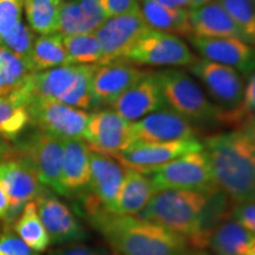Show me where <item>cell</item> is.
<instances>
[{"label":"cell","mask_w":255,"mask_h":255,"mask_svg":"<svg viewBox=\"0 0 255 255\" xmlns=\"http://www.w3.org/2000/svg\"><path fill=\"white\" fill-rule=\"evenodd\" d=\"M83 213L120 255H193L195 252L177 233L138 216L115 214L104 208Z\"/></svg>","instance_id":"obj_2"},{"label":"cell","mask_w":255,"mask_h":255,"mask_svg":"<svg viewBox=\"0 0 255 255\" xmlns=\"http://www.w3.org/2000/svg\"><path fill=\"white\" fill-rule=\"evenodd\" d=\"M34 40V32L21 20L11 31L0 36V49L20 57L31 65L30 58Z\"/></svg>","instance_id":"obj_33"},{"label":"cell","mask_w":255,"mask_h":255,"mask_svg":"<svg viewBox=\"0 0 255 255\" xmlns=\"http://www.w3.org/2000/svg\"><path fill=\"white\" fill-rule=\"evenodd\" d=\"M81 69L82 65H64L34 72L27 87L24 89L28 101L32 97H43L63 103L75 87Z\"/></svg>","instance_id":"obj_21"},{"label":"cell","mask_w":255,"mask_h":255,"mask_svg":"<svg viewBox=\"0 0 255 255\" xmlns=\"http://www.w3.org/2000/svg\"><path fill=\"white\" fill-rule=\"evenodd\" d=\"M201 149H203V144L199 138L164 143H133L115 158L127 169L150 175L173 159Z\"/></svg>","instance_id":"obj_14"},{"label":"cell","mask_w":255,"mask_h":255,"mask_svg":"<svg viewBox=\"0 0 255 255\" xmlns=\"http://www.w3.org/2000/svg\"><path fill=\"white\" fill-rule=\"evenodd\" d=\"M253 234L229 214L210 234L207 248L212 255H247Z\"/></svg>","instance_id":"obj_25"},{"label":"cell","mask_w":255,"mask_h":255,"mask_svg":"<svg viewBox=\"0 0 255 255\" xmlns=\"http://www.w3.org/2000/svg\"><path fill=\"white\" fill-rule=\"evenodd\" d=\"M30 126L62 139H84L89 114L51 98L32 97L26 104Z\"/></svg>","instance_id":"obj_7"},{"label":"cell","mask_w":255,"mask_h":255,"mask_svg":"<svg viewBox=\"0 0 255 255\" xmlns=\"http://www.w3.org/2000/svg\"><path fill=\"white\" fill-rule=\"evenodd\" d=\"M156 189L150 175L127 169L119 196L115 203V214L136 216L145 208L155 195Z\"/></svg>","instance_id":"obj_23"},{"label":"cell","mask_w":255,"mask_h":255,"mask_svg":"<svg viewBox=\"0 0 255 255\" xmlns=\"http://www.w3.org/2000/svg\"><path fill=\"white\" fill-rule=\"evenodd\" d=\"M197 129L173 110L164 108L131 123L133 143H164L196 139Z\"/></svg>","instance_id":"obj_17"},{"label":"cell","mask_w":255,"mask_h":255,"mask_svg":"<svg viewBox=\"0 0 255 255\" xmlns=\"http://www.w3.org/2000/svg\"><path fill=\"white\" fill-rule=\"evenodd\" d=\"M91 149L84 139H64L62 169L63 196L79 201L90 183Z\"/></svg>","instance_id":"obj_20"},{"label":"cell","mask_w":255,"mask_h":255,"mask_svg":"<svg viewBox=\"0 0 255 255\" xmlns=\"http://www.w3.org/2000/svg\"><path fill=\"white\" fill-rule=\"evenodd\" d=\"M124 58L136 65L189 66L197 59L178 36L149 28Z\"/></svg>","instance_id":"obj_8"},{"label":"cell","mask_w":255,"mask_h":255,"mask_svg":"<svg viewBox=\"0 0 255 255\" xmlns=\"http://www.w3.org/2000/svg\"><path fill=\"white\" fill-rule=\"evenodd\" d=\"M253 116H255V71L251 73L245 83L241 103L234 110L223 111L221 124L240 127L245 121Z\"/></svg>","instance_id":"obj_35"},{"label":"cell","mask_w":255,"mask_h":255,"mask_svg":"<svg viewBox=\"0 0 255 255\" xmlns=\"http://www.w3.org/2000/svg\"><path fill=\"white\" fill-rule=\"evenodd\" d=\"M187 68L202 82L210 98L223 111L234 110L241 103L245 83L235 69L203 58H197Z\"/></svg>","instance_id":"obj_11"},{"label":"cell","mask_w":255,"mask_h":255,"mask_svg":"<svg viewBox=\"0 0 255 255\" xmlns=\"http://www.w3.org/2000/svg\"><path fill=\"white\" fill-rule=\"evenodd\" d=\"M251 1H252V4H253L254 7H255V0H251Z\"/></svg>","instance_id":"obj_50"},{"label":"cell","mask_w":255,"mask_h":255,"mask_svg":"<svg viewBox=\"0 0 255 255\" xmlns=\"http://www.w3.org/2000/svg\"><path fill=\"white\" fill-rule=\"evenodd\" d=\"M159 5H163L165 7L170 8H183V9H193V6L189 2V0H154Z\"/></svg>","instance_id":"obj_42"},{"label":"cell","mask_w":255,"mask_h":255,"mask_svg":"<svg viewBox=\"0 0 255 255\" xmlns=\"http://www.w3.org/2000/svg\"><path fill=\"white\" fill-rule=\"evenodd\" d=\"M231 216L255 235V201L232 202Z\"/></svg>","instance_id":"obj_39"},{"label":"cell","mask_w":255,"mask_h":255,"mask_svg":"<svg viewBox=\"0 0 255 255\" xmlns=\"http://www.w3.org/2000/svg\"><path fill=\"white\" fill-rule=\"evenodd\" d=\"M64 0H24L23 8L30 28L39 34L57 32L60 5Z\"/></svg>","instance_id":"obj_29"},{"label":"cell","mask_w":255,"mask_h":255,"mask_svg":"<svg viewBox=\"0 0 255 255\" xmlns=\"http://www.w3.org/2000/svg\"><path fill=\"white\" fill-rule=\"evenodd\" d=\"M239 129L246 133L247 136H250L251 138L253 139V142L255 143V116L251 117V119H248L247 121H245V122L239 127Z\"/></svg>","instance_id":"obj_43"},{"label":"cell","mask_w":255,"mask_h":255,"mask_svg":"<svg viewBox=\"0 0 255 255\" xmlns=\"http://www.w3.org/2000/svg\"><path fill=\"white\" fill-rule=\"evenodd\" d=\"M126 173L127 168L115 157L91 150L89 189L78 201L83 212L104 208L113 213Z\"/></svg>","instance_id":"obj_9"},{"label":"cell","mask_w":255,"mask_h":255,"mask_svg":"<svg viewBox=\"0 0 255 255\" xmlns=\"http://www.w3.org/2000/svg\"><path fill=\"white\" fill-rule=\"evenodd\" d=\"M63 41L71 65H97L101 63L102 50L95 33L63 37Z\"/></svg>","instance_id":"obj_30"},{"label":"cell","mask_w":255,"mask_h":255,"mask_svg":"<svg viewBox=\"0 0 255 255\" xmlns=\"http://www.w3.org/2000/svg\"><path fill=\"white\" fill-rule=\"evenodd\" d=\"M193 255H212V254L208 253V252H206V251H195L193 253Z\"/></svg>","instance_id":"obj_49"},{"label":"cell","mask_w":255,"mask_h":255,"mask_svg":"<svg viewBox=\"0 0 255 255\" xmlns=\"http://www.w3.org/2000/svg\"><path fill=\"white\" fill-rule=\"evenodd\" d=\"M108 18L117 17L139 8L141 0H98Z\"/></svg>","instance_id":"obj_40"},{"label":"cell","mask_w":255,"mask_h":255,"mask_svg":"<svg viewBox=\"0 0 255 255\" xmlns=\"http://www.w3.org/2000/svg\"><path fill=\"white\" fill-rule=\"evenodd\" d=\"M24 0H0V36L21 21Z\"/></svg>","instance_id":"obj_37"},{"label":"cell","mask_w":255,"mask_h":255,"mask_svg":"<svg viewBox=\"0 0 255 255\" xmlns=\"http://www.w3.org/2000/svg\"><path fill=\"white\" fill-rule=\"evenodd\" d=\"M63 155L64 139L34 128L14 139L9 157L24 161L43 186L63 196Z\"/></svg>","instance_id":"obj_5"},{"label":"cell","mask_w":255,"mask_h":255,"mask_svg":"<svg viewBox=\"0 0 255 255\" xmlns=\"http://www.w3.org/2000/svg\"><path fill=\"white\" fill-rule=\"evenodd\" d=\"M141 9L108 18L94 33L100 41L102 59L100 64L124 58L128 51L149 30Z\"/></svg>","instance_id":"obj_12"},{"label":"cell","mask_w":255,"mask_h":255,"mask_svg":"<svg viewBox=\"0 0 255 255\" xmlns=\"http://www.w3.org/2000/svg\"><path fill=\"white\" fill-rule=\"evenodd\" d=\"M12 151V144L6 139L0 138V162L8 158Z\"/></svg>","instance_id":"obj_45"},{"label":"cell","mask_w":255,"mask_h":255,"mask_svg":"<svg viewBox=\"0 0 255 255\" xmlns=\"http://www.w3.org/2000/svg\"><path fill=\"white\" fill-rule=\"evenodd\" d=\"M0 183L7 194L9 206L6 215L1 219L2 227H12L17 221L24 207L36 200L45 186L24 161L8 157L0 162Z\"/></svg>","instance_id":"obj_10"},{"label":"cell","mask_w":255,"mask_h":255,"mask_svg":"<svg viewBox=\"0 0 255 255\" xmlns=\"http://www.w3.org/2000/svg\"><path fill=\"white\" fill-rule=\"evenodd\" d=\"M8 206H9V201L7 197V194L2 188L1 183H0V220H1L4 216L6 215L8 210Z\"/></svg>","instance_id":"obj_44"},{"label":"cell","mask_w":255,"mask_h":255,"mask_svg":"<svg viewBox=\"0 0 255 255\" xmlns=\"http://www.w3.org/2000/svg\"><path fill=\"white\" fill-rule=\"evenodd\" d=\"M50 255H109V253L103 247L88 246V245L73 242L68 246L57 248L51 252Z\"/></svg>","instance_id":"obj_41"},{"label":"cell","mask_w":255,"mask_h":255,"mask_svg":"<svg viewBox=\"0 0 255 255\" xmlns=\"http://www.w3.org/2000/svg\"><path fill=\"white\" fill-rule=\"evenodd\" d=\"M12 228L15 234L32 250L43 252L50 245L49 234L40 221L34 201H30L24 207V210L12 226Z\"/></svg>","instance_id":"obj_28"},{"label":"cell","mask_w":255,"mask_h":255,"mask_svg":"<svg viewBox=\"0 0 255 255\" xmlns=\"http://www.w3.org/2000/svg\"><path fill=\"white\" fill-rule=\"evenodd\" d=\"M84 141L91 150L115 157L132 144L131 123L111 109L89 115Z\"/></svg>","instance_id":"obj_13"},{"label":"cell","mask_w":255,"mask_h":255,"mask_svg":"<svg viewBox=\"0 0 255 255\" xmlns=\"http://www.w3.org/2000/svg\"><path fill=\"white\" fill-rule=\"evenodd\" d=\"M111 108L130 123L164 109L163 96L155 72H149L128 89L111 104Z\"/></svg>","instance_id":"obj_19"},{"label":"cell","mask_w":255,"mask_h":255,"mask_svg":"<svg viewBox=\"0 0 255 255\" xmlns=\"http://www.w3.org/2000/svg\"><path fill=\"white\" fill-rule=\"evenodd\" d=\"M30 63L34 72L71 65L64 46L63 36H60L58 32H55L50 34H40V37L36 38L32 47Z\"/></svg>","instance_id":"obj_27"},{"label":"cell","mask_w":255,"mask_h":255,"mask_svg":"<svg viewBox=\"0 0 255 255\" xmlns=\"http://www.w3.org/2000/svg\"><path fill=\"white\" fill-rule=\"evenodd\" d=\"M247 255H255V235H253V238H252V240L250 242Z\"/></svg>","instance_id":"obj_48"},{"label":"cell","mask_w":255,"mask_h":255,"mask_svg":"<svg viewBox=\"0 0 255 255\" xmlns=\"http://www.w3.org/2000/svg\"><path fill=\"white\" fill-rule=\"evenodd\" d=\"M4 95H8V90H7V87H6L4 70H2L1 59H0V96H4Z\"/></svg>","instance_id":"obj_46"},{"label":"cell","mask_w":255,"mask_h":255,"mask_svg":"<svg viewBox=\"0 0 255 255\" xmlns=\"http://www.w3.org/2000/svg\"><path fill=\"white\" fill-rule=\"evenodd\" d=\"M213 177L232 202L255 201V143L240 129L205 138Z\"/></svg>","instance_id":"obj_3"},{"label":"cell","mask_w":255,"mask_h":255,"mask_svg":"<svg viewBox=\"0 0 255 255\" xmlns=\"http://www.w3.org/2000/svg\"><path fill=\"white\" fill-rule=\"evenodd\" d=\"M30 126L26 100L19 91L0 96V138L13 142Z\"/></svg>","instance_id":"obj_26"},{"label":"cell","mask_w":255,"mask_h":255,"mask_svg":"<svg viewBox=\"0 0 255 255\" xmlns=\"http://www.w3.org/2000/svg\"><path fill=\"white\" fill-rule=\"evenodd\" d=\"M36 206L40 221L49 234L50 244H73L87 239L82 223L53 190L44 187L36 197Z\"/></svg>","instance_id":"obj_16"},{"label":"cell","mask_w":255,"mask_h":255,"mask_svg":"<svg viewBox=\"0 0 255 255\" xmlns=\"http://www.w3.org/2000/svg\"><path fill=\"white\" fill-rule=\"evenodd\" d=\"M191 36L201 38H239L246 40L237 24L216 0L190 11ZM247 41V40H246ZM248 43V41H247Z\"/></svg>","instance_id":"obj_22"},{"label":"cell","mask_w":255,"mask_h":255,"mask_svg":"<svg viewBox=\"0 0 255 255\" xmlns=\"http://www.w3.org/2000/svg\"><path fill=\"white\" fill-rule=\"evenodd\" d=\"M139 9L145 23L152 30L187 38L193 34L189 9L165 7L154 0H141Z\"/></svg>","instance_id":"obj_24"},{"label":"cell","mask_w":255,"mask_h":255,"mask_svg":"<svg viewBox=\"0 0 255 255\" xmlns=\"http://www.w3.org/2000/svg\"><path fill=\"white\" fill-rule=\"evenodd\" d=\"M210 1H213V0H189L191 6H193V9L196 7H200V6H202V5L208 4V2H210Z\"/></svg>","instance_id":"obj_47"},{"label":"cell","mask_w":255,"mask_h":255,"mask_svg":"<svg viewBox=\"0 0 255 255\" xmlns=\"http://www.w3.org/2000/svg\"><path fill=\"white\" fill-rule=\"evenodd\" d=\"M161 87L165 108L196 126L221 124L223 110L207 97L200 85L180 70L155 72Z\"/></svg>","instance_id":"obj_4"},{"label":"cell","mask_w":255,"mask_h":255,"mask_svg":"<svg viewBox=\"0 0 255 255\" xmlns=\"http://www.w3.org/2000/svg\"><path fill=\"white\" fill-rule=\"evenodd\" d=\"M0 59H1L8 94L26 87L34 73L30 64L20 57L1 49H0Z\"/></svg>","instance_id":"obj_31"},{"label":"cell","mask_w":255,"mask_h":255,"mask_svg":"<svg viewBox=\"0 0 255 255\" xmlns=\"http://www.w3.org/2000/svg\"><path fill=\"white\" fill-rule=\"evenodd\" d=\"M145 71L126 58L97 64L91 79L94 108L111 105L128 89L146 76Z\"/></svg>","instance_id":"obj_15"},{"label":"cell","mask_w":255,"mask_h":255,"mask_svg":"<svg viewBox=\"0 0 255 255\" xmlns=\"http://www.w3.org/2000/svg\"><path fill=\"white\" fill-rule=\"evenodd\" d=\"M231 15L239 30L255 47V7L251 0H216Z\"/></svg>","instance_id":"obj_32"},{"label":"cell","mask_w":255,"mask_h":255,"mask_svg":"<svg viewBox=\"0 0 255 255\" xmlns=\"http://www.w3.org/2000/svg\"><path fill=\"white\" fill-rule=\"evenodd\" d=\"M232 200L216 189L157 190L138 218L163 226L183 237L194 251H205L212 232L231 214Z\"/></svg>","instance_id":"obj_1"},{"label":"cell","mask_w":255,"mask_h":255,"mask_svg":"<svg viewBox=\"0 0 255 255\" xmlns=\"http://www.w3.org/2000/svg\"><path fill=\"white\" fill-rule=\"evenodd\" d=\"M89 33H94L105 23L108 17L98 0H78Z\"/></svg>","instance_id":"obj_38"},{"label":"cell","mask_w":255,"mask_h":255,"mask_svg":"<svg viewBox=\"0 0 255 255\" xmlns=\"http://www.w3.org/2000/svg\"><path fill=\"white\" fill-rule=\"evenodd\" d=\"M57 32L63 37L89 33L78 0H66L60 5Z\"/></svg>","instance_id":"obj_34"},{"label":"cell","mask_w":255,"mask_h":255,"mask_svg":"<svg viewBox=\"0 0 255 255\" xmlns=\"http://www.w3.org/2000/svg\"><path fill=\"white\" fill-rule=\"evenodd\" d=\"M2 227V226H1ZM0 254L2 255H39L15 234L12 227H2L0 234Z\"/></svg>","instance_id":"obj_36"},{"label":"cell","mask_w":255,"mask_h":255,"mask_svg":"<svg viewBox=\"0 0 255 255\" xmlns=\"http://www.w3.org/2000/svg\"><path fill=\"white\" fill-rule=\"evenodd\" d=\"M189 40L203 59L231 66L244 75L255 71V47L239 38H201L190 36Z\"/></svg>","instance_id":"obj_18"},{"label":"cell","mask_w":255,"mask_h":255,"mask_svg":"<svg viewBox=\"0 0 255 255\" xmlns=\"http://www.w3.org/2000/svg\"><path fill=\"white\" fill-rule=\"evenodd\" d=\"M1 229H2V227H1V225H0V234H1Z\"/></svg>","instance_id":"obj_51"},{"label":"cell","mask_w":255,"mask_h":255,"mask_svg":"<svg viewBox=\"0 0 255 255\" xmlns=\"http://www.w3.org/2000/svg\"><path fill=\"white\" fill-rule=\"evenodd\" d=\"M157 190L176 189L212 193L219 189L205 149L188 152L150 174Z\"/></svg>","instance_id":"obj_6"}]
</instances>
